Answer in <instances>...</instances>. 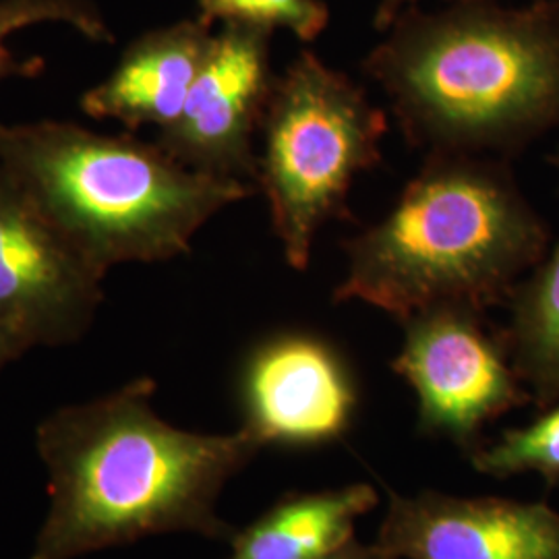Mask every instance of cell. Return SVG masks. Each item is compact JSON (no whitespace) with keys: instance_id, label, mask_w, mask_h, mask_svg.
<instances>
[{"instance_id":"5bb4252c","label":"cell","mask_w":559,"mask_h":559,"mask_svg":"<svg viewBox=\"0 0 559 559\" xmlns=\"http://www.w3.org/2000/svg\"><path fill=\"white\" fill-rule=\"evenodd\" d=\"M40 23H64L87 40L112 41V32L92 0H0V81L40 75L44 60L20 59L7 46L9 36Z\"/></svg>"},{"instance_id":"d6986e66","label":"cell","mask_w":559,"mask_h":559,"mask_svg":"<svg viewBox=\"0 0 559 559\" xmlns=\"http://www.w3.org/2000/svg\"><path fill=\"white\" fill-rule=\"evenodd\" d=\"M321 559H383L380 551L376 549V545H362L359 540H350L348 545H344L338 551L325 556Z\"/></svg>"},{"instance_id":"8992f818","label":"cell","mask_w":559,"mask_h":559,"mask_svg":"<svg viewBox=\"0 0 559 559\" xmlns=\"http://www.w3.org/2000/svg\"><path fill=\"white\" fill-rule=\"evenodd\" d=\"M402 325L392 369L417 394L423 433L471 450L485 423L524 400L508 348L487 332L480 311L436 307Z\"/></svg>"},{"instance_id":"4fadbf2b","label":"cell","mask_w":559,"mask_h":559,"mask_svg":"<svg viewBox=\"0 0 559 559\" xmlns=\"http://www.w3.org/2000/svg\"><path fill=\"white\" fill-rule=\"evenodd\" d=\"M551 164L559 170V154ZM510 299L512 320L503 344L512 367L543 402H551L559 396V240Z\"/></svg>"},{"instance_id":"6da1fadb","label":"cell","mask_w":559,"mask_h":559,"mask_svg":"<svg viewBox=\"0 0 559 559\" xmlns=\"http://www.w3.org/2000/svg\"><path fill=\"white\" fill-rule=\"evenodd\" d=\"M154 392L156 383L140 378L41 420L36 443L50 508L29 559H75L162 533L235 537L216 501L260 443L245 429H179L156 415Z\"/></svg>"},{"instance_id":"277c9868","label":"cell","mask_w":559,"mask_h":559,"mask_svg":"<svg viewBox=\"0 0 559 559\" xmlns=\"http://www.w3.org/2000/svg\"><path fill=\"white\" fill-rule=\"evenodd\" d=\"M0 166L102 276L120 263L168 261L255 185L187 168L131 133L75 122H0Z\"/></svg>"},{"instance_id":"9c48e42d","label":"cell","mask_w":559,"mask_h":559,"mask_svg":"<svg viewBox=\"0 0 559 559\" xmlns=\"http://www.w3.org/2000/svg\"><path fill=\"white\" fill-rule=\"evenodd\" d=\"M357 400L353 371L334 344L282 332L258 344L242 365L240 429L261 448L332 443L353 425Z\"/></svg>"},{"instance_id":"8fae6325","label":"cell","mask_w":559,"mask_h":559,"mask_svg":"<svg viewBox=\"0 0 559 559\" xmlns=\"http://www.w3.org/2000/svg\"><path fill=\"white\" fill-rule=\"evenodd\" d=\"M212 40V25L200 17L145 32L124 48L115 71L81 96V110L92 119L119 120L127 131L145 124L168 129L185 108Z\"/></svg>"},{"instance_id":"30bf717a","label":"cell","mask_w":559,"mask_h":559,"mask_svg":"<svg viewBox=\"0 0 559 559\" xmlns=\"http://www.w3.org/2000/svg\"><path fill=\"white\" fill-rule=\"evenodd\" d=\"M373 545L383 559H559V514L545 503L392 493Z\"/></svg>"},{"instance_id":"9a60e30c","label":"cell","mask_w":559,"mask_h":559,"mask_svg":"<svg viewBox=\"0 0 559 559\" xmlns=\"http://www.w3.org/2000/svg\"><path fill=\"white\" fill-rule=\"evenodd\" d=\"M471 460L479 473L496 479L531 471L543 477H558L559 404L524 429L506 431L493 445L477 448Z\"/></svg>"},{"instance_id":"7a4b0ae2","label":"cell","mask_w":559,"mask_h":559,"mask_svg":"<svg viewBox=\"0 0 559 559\" xmlns=\"http://www.w3.org/2000/svg\"><path fill=\"white\" fill-rule=\"evenodd\" d=\"M362 71L427 156L510 158L559 127V0L411 4Z\"/></svg>"},{"instance_id":"52a82bcc","label":"cell","mask_w":559,"mask_h":559,"mask_svg":"<svg viewBox=\"0 0 559 559\" xmlns=\"http://www.w3.org/2000/svg\"><path fill=\"white\" fill-rule=\"evenodd\" d=\"M272 32L224 23L179 119L156 143L191 170L255 185L261 120L274 90ZM258 187V185H255Z\"/></svg>"},{"instance_id":"5b68a950","label":"cell","mask_w":559,"mask_h":559,"mask_svg":"<svg viewBox=\"0 0 559 559\" xmlns=\"http://www.w3.org/2000/svg\"><path fill=\"white\" fill-rule=\"evenodd\" d=\"M385 133V112L318 55L302 50L276 75L261 120L255 185L290 267L307 270L328 222L353 218V182L380 166Z\"/></svg>"},{"instance_id":"3957f363","label":"cell","mask_w":559,"mask_h":559,"mask_svg":"<svg viewBox=\"0 0 559 559\" xmlns=\"http://www.w3.org/2000/svg\"><path fill=\"white\" fill-rule=\"evenodd\" d=\"M334 300L399 321L436 307L485 311L508 299L549 251V230L506 162L427 156L396 205L344 240Z\"/></svg>"},{"instance_id":"ba28073f","label":"cell","mask_w":559,"mask_h":559,"mask_svg":"<svg viewBox=\"0 0 559 559\" xmlns=\"http://www.w3.org/2000/svg\"><path fill=\"white\" fill-rule=\"evenodd\" d=\"M102 280L0 166V323L32 348L73 344L98 313Z\"/></svg>"},{"instance_id":"7c38bea8","label":"cell","mask_w":559,"mask_h":559,"mask_svg":"<svg viewBox=\"0 0 559 559\" xmlns=\"http://www.w3.org/2000/svg\"><path fill=\"white\" fill-rule=\"evenodd\" d=\"M367 483L293 493L230 539V559H321L355 540V524L378 506Z\"/></svg>"},{"instance_id":"2e32d148","label":"cell","mask_w":559,"mask_h":559,"mask_svg":"<svg viewBox=\"0 0 559 559\" xmlns=\"http://www.w3.org/2000/svg\"><path fill=\"white\" fill-rule=\"evenodd\" d=\"M200 20L207 25L237 23L265 32L286 29L300 41L320 38L330 9L323 0H198Z\"/></svg>"},{"instance_id":"e0dca14e","label":"cell","mask_w":559,"mask_h":559,"mask_svg":"<svg viewBox=\"0 0 559 559\" xmlns=\"http://www.w3.org/2000/svg\"><path fill=\"white\" fill-rule=\"evenodd\" d=\"M32 346L27 344V340L20 336L13 328L0 323V371L13 362V360L20 359L23 353H27Z\"/></svg>"},{"instance_id":"ac0fdd59","label":"cell","mask_w":559,"mask_h":559,"mask_svg":"<svg viewBox=\"0 0 559 559\" xmlns=\"http://www.w3.org/2000/svg\"><path fill=\"white\" fill-rule=\"evenodd\" d=\"M419 0H380L378 9H376V17H373V27L376 29H388L392 25V21L396 20L400 11H404L406 7L415 4Z\"/></svg>"}]
</instances>
